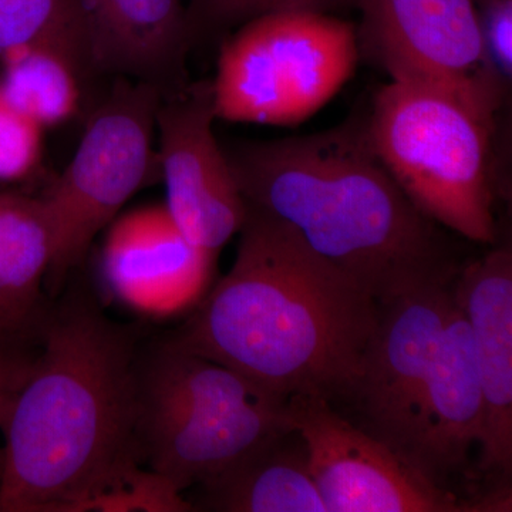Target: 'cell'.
Here are the masks:
<instances>
[{
    "instance_id": "6da1fadb",
    "label": "cell",
    "mask_w": 512,
    "mask_h": 512,
    "mask_svg": "<svg viewBox=\"0 0 512 512\" xmlns=\"http://www.w3.org/2000/svg\"><path fill=\"white\" fill-rule=\"evenodd\" d=\"M36 333L3 413L0 512L124 511L144 471L136 336L84 296Z\"/></svg>"
},
{
    "instance_id": "7a4b0ae2",
    "label": "cell",
    "mask_w": 512,
    "mask_h": 512,
    "mask_svg": "<svg viewBox=\"0 0 512 512\" xmlns=\"http://www.w3.org/2000/svg\"><path fill=\"white\" fill-rule=\"evenodd\" d=\"M234 264L165 342L288 399L348 397L380 302L282 222L249 210Z\"/></svg>"
},
{
    "instance_id": "3957f363",
    "label": "cell",
    "mask_w": 512,
    "mask_h": 512,
    "mask_svg": "<svg viewBox=\"0 0 512 512\" xmlns=\"http://www.w3.org/2000/svg\"><path fill=\"white\" fill-rule=\"evenodd\" d=\"M224 150L249 210L291 228L380 303L460 271L441 227L376 156L365 121Z\"/></svg>"
},
{
    "instance_id": "277c9868",
    "label": "cell",
    "mask_w": 512,
    "mask_h": 512,
    "mask_svg": "<svg viewBox=\"0 0 512 512\" xmlns=\"http://www.w3.org/2000/svg\"><path fill=\"white\" fill-rule=\"evenodd\" d=\"M285 403L227 366L164 345L138 375L143 463L181 493L211 483L292 429Z\"/></svg>"
},
{
    "instance_id": "5b68a950",
    "label": "cell",
    "mask_w": 512,
    "mask_h": 512,
    "mask_svg": "<svg viewBox=\"0 0 512 512\" xmlns=\"http://www.w3.org/2000/svg\"><path fill=\"white\" fill-rule=\"evenodd\" d=\"M365 123L376 156L421 214L468 241L493 244V127L444 94L400 82L376 93Z\"/></svg>"
},
{
    "instance_id": "8992f818",
    "label": "cell",
    "mask_w": 512,
    "mask_h": 512,
    "mask_svg": "<svg viewBox=\"0 0 512 512\" xmlns=\"http://www.w3.org/2000/svg\"><path fill=\"white\" fill-rule=\"evenodd\" d=\"M356 26L315 10L245 23L221 45L211 82L217 120L295 126L311 119L355 73Z\"/></svg>"
},
{
    "instance_id": "52a82bcc",
    "label": "cell",
    "mask_w": 512,
    "mask_h": 512,
    "mask_svg": "<svg viewBox=\"0 0 512 512\" xmlns=\"http://www.w3.org/2000/svg\"><path fill=\"white\" fill-rule=\"evenodd\" d=\"M163 93L116 79L87 123L74 156L43 198L53 228L49 274L59 282L120 215L151 174H158L156 117Z\"/></svg>"
},
{
    "instance_id": "ba28073f",
    "label": "cell",
    "mask_w": 512,
    "mask_h": 512,
    "mask_svg": "<svg viewBox=\"0 0 512 512\" xmlns=\"http://www.w3.org/2000/svg\"><path fill=\"white\" fill-rule=\"evenodd\" d=\"M359 49L392 77L456 100L485 124L505 82L485 53L476 0H353Z\"/></svg>"
},
{
    "instance_id": "9c48e42d",
    "label": "cell",
    "mask_w": 512,
    "mask_h": 512,
    "mask_svg": "<svg viewBox=\"0 0 512 512\" xmlns=\"http://www.w3.org/2000/svg\"><path fill=\"white\" fill-rule=\"evenodd\" d=\"M286 417L301 436L328 512H464L470 501L421 476L396 451L336 412L328 397H288Z\"/></svg>"
},
{
    "instance_id": "30bf717a",
    "label": "cell",
    "mask_w": 512,
    "mask_h": 512,
    "mask_svg": "<svg viewBox=\"0 0 512 512\" xmlns=\"http://www.w3.org/2000/svg\"><path fill=\"white\" fill-rule=\"evenodd\" d=\"M211 82L161 96L156 117L158 174L164 204L185 237L217 256L247 220L227 153L215 136Z\"/></svg>"
},
{
    "instance_id": "8fae6325",
    "label": "cell",
    "mask_w": 512,
    "mask_h": 512,
    "mask_svg": "<svg viewBox=\"0 0 512 512\" xmlns=\"http://www.w3.org/2000/svg\"><path fill=\"white\" fill-rule=\"evenodd\" d=\"M453 281L429 282L380 303L375 333L348 396L362 417L360 427L403 460L414 407L453 302Z\"/></svg>"
},
{
    "instance_id": "7c38bea8",
    "label": "cell",
    "mask_w": 512,
    "mask_h": 512,
    "mask_svg": "<svg viewBox=\"0 0 512 512\" xmlns=\"http://www.w3.org/2000/svg\"><path fill=\"white\" fill-rule=\"evenodd\" d=\"M215 258L185 237L165 204L144 205L107 227L101 279L130 311L171 318L195 308L207 295Z\"/></svg>"
},
{
    "instance_id": "4fadbf2b",
    "label": "cell",
    "mask_w": 512,
    "mask_h": 512,
    "mask_svg": "<svg viewBox=\"0 0 512 512\" xmlns=\"http://www.w3.org/2000/svg\"><path fill=\"white\" fill-rule=\"evenodd\" d=\"M484 399L466 316L454 298L414 407L404 460L431 483L467 463L483 437Z\"/></svg>"
},
{
    "instance_id": "5bb4252c",
    "label": "cell",
    "mask_w": 512,
    "mask_h": 512,
    "mask_svg": "<svg viewBox=\"0 0 512 512\" xmlns=\"http://www.w3.org/2000/svg\"><path fill=\"white\" fill-rule=\"evenodd\" d=\"M454 298L466 316L484 399L481 467L512 471V254L493 249L457 272Z\"/></svg>"
},
{
    "instance_id": "9a60e30c",
    "label": "cell",
    "mask_w": 512,
    "mask_h": 512,
    "mask_svg": "<svg viewBox=\"0 0 512 512\" xmlns=\"http://www.w3.org/2000/svg\"><path fill=\"white\" fill-rule=\"evenodd\" d=\"M92 74L170 93L187 84L188 0H79Z\"/></svg>"
},
{
    "instance_id": "2e32d148",
    "label": "cell",
    "mask_w": 512,
    "mask_h": 512,
    "mask_svg": "<svg viewBox=\"0 0 512 512\" xmlns=\"http://www.w3.org/2000/svg\"><path fill=\"white\" fill-rule=\"evenodd\" d=\"M52 258L53 228L43 198L0 192V338L35 332Z\"/></svg>"
},
{
    "instance_id": "e0dca14e",
    "label": "cell",
    "mask_w": 512,
    "mask_h": 512,
    "mask_svg": "<svg viewBox=\"0 0 512 512\" xmlns=\"http://www.w3.org/2000/svg\"><path fill=\"white\" fill-rule=\"evenodd\" d=\"M204 505L222 512H328L309 470L305 443L289 429L211 483Z\"/></svg>"
},
{
    "instance_id": "ac0fdd59",
    "label": "cell",
    "mask_w": 512,
    "mask_h": 512,
    "mask_svg": "<svg viewBox=\"0 0 512 512\" xmlns=\"http://www.w3.org/2000/svg\"><path fill=\"white\" fill-rule=\"evenodd\" d=\"M0 69V90L6 99L43 130L66 123L79 111L86 76L62 53L26 47L6 57Z\"/></svg>"
},
{
    "instance_id": "d6986e66",
    "label": "cell",
    "mask_w": 512,
    "mask_h": 512,
    "mask_svg": "<svg viewBox=\"0 0 512 512\" xmlns=\"http://www.w3.org/2000/svg\"><path fill=\"white\" fill-rule=\"evenodd\" d=\"M33 46L56 50L92 74L79 0H0V63Z\"/></svg>"
},
{
    "instance_id": "ffe728a7",
    "label": "cell",
    "mask_w": 512,
    "mask_h": 512,
    "mask_svg": "<svg viewBox=\"0 0 512 512\" xmlns=\"http://www.w3.org/2000/svg\"><path fill=\"white\" fill-rule=\"evenodd\" d=\"M353 0H188V22L192 40L201 32L237 30L245 23L292 10L326 12Z\"/></svg>"
},
{
    "instance_id": "44dd1931",
    "label": "cell",
    "mask_w": 512,
    "mask_h": 512,
    "mask_svg": "<svg viewBox=\"0 0 512 512\" xmlns=\"http://www.w3.org/2000/svg\"><path fill=\"white\" fill-rule=\"evenodd\" d=\"M43 128L23 116L0 90V181L32 174L42 157Z\"/></svg>"
},
{
    "instance_id": "7402d4cb",
    "label": "cell",
    "mask_w": 512,
    "mask_h": 512,
    "mask_svg": "<svg viewBox=\"0 0 512 512\" xmlns=\"http://www.w3.org/2000/svg\"><path fill=\"white\" fill-rule=\"evenodd\" d=\"M481 32L495 73L510 82L512 73V0H490L480 6Z\"/></svg>"
},
{
    "instance_id": "603a6c76",
    "label": "cell",
    "mask_w": 512,
    "mask_h": 512,
    "mask_svg": "<svg viewBox=\"0 0 512 512\" xmlns=\"http://www.w3.org/2000/svg\"><path fill=\"white\" fill-rule=\"evenodd\" d=\"M32 336L0 338V478H2L3 453H5V437H3L2 429L3 413H5L9 397L18 386L20 377L28 365L33 348Z\"/></svg>"
},
{
    "instance_id": "cb8c5ba5",
    "label": "cell",
    "mask_w": 512,
    "mask_h": 512,
    "mask_svg": "<svg viewBox=\"0 0 512 512\" xmlns=\"http://www.w3.org/2000/svg\"><path fill=\"white\" fill-rule=\"evenodd\" d=\"M476 2L478 5V8H480V6L485 5V3L490 2V0H476Z\"/></svg>"
}]
</instances>
